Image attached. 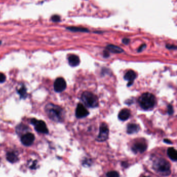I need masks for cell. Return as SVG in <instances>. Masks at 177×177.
I'll use <instances>...</instances> for the list:
<instances>
[{"instance_id": "cell-20", "label": "cell", "mask_w": 177, "mask_h": 177, "mask_svg": "<svg viewBox=\"0 0 177 177\" xmlns=\"http://www.w3.org/2000/svg\"><path fill=\"white\" fill-rule=\"evenodd\" d=\"M107 177H119V173L116 171H111L107 174Z\"/></svg>"}, {"instance_id": "cell-10", "label": "cell", "mask_w": 177, "mask_h": 177, "mask_svg": "<svg viewBox=\"0 0 177 177\" xmlns=\"http://www.w3.org/2000/svg\"><path fill=\"white\" fill-rule=\"evenodd\" d=\"M147 149V144L143 142H136L131 148L133 151L135 153H143Z\"/></svg>"}, {"instance_id": "cell-21", "label": "cell", "mask_w": 177, "mask_h": 177, "mask_svg": "<svg viewBox=\"0 0 177 177\" xmlns=\"http://www.w3.org/2000/svg\"><path fill=\"white\" fill-rule=\"evenodd\" d=\"M51 21H53L54 22H58L60 21V17L57 15H55L51 17Z\"/></svg>"}, {"instance_id": "cell-19", "label": "cell", "mask_w": 177, "mask_h": 177, "mask_svg": "<svg viewBox=\"0 0 177 177\" xmlns=\"http://www.w3.org/2000/svg\"><path fill=\"white\" fill-rule=\"evenodd\" d=\"M18 93L20 96L21 98H25L27 96V89L24 86H22L18 90Z\"/></svg>"}, {"instance_id": "cell-23", "label": "cell", "mask_w": 177, "mask_h": 177, "mask_svg": "<svg viewBox=\"0 0 177 177\" xmlns=\"http://www.w3.org/2000/svg\"><path fill=\"white\" fill-rule=\"evenodd\" d=\"M173 107L171 105H168V114L169 115L173 114Z\"/></svg>"}, {"instance_id": "cell-1", "label": "cell", "mask_w": 177, "mask_h": 177, "mask_svg": "<svg viewBox=\"0 0 177 177\" xmlns=\"http://www.w3.org/2000/svg\"><path fill=\"white\" fill-rule=\"evenodd\" d=\"M45 111L49 118L53 121L57 122L63 121V110L58 106L48 104L45 107Z\"/></svg>"}, {"instance_id": "cell-13", "label": "cell", "mask_w": 177, "mask_h": 177, "mask_svg": "<svg viewBox=\"0 0 177 177\" xmlns=\"http://www.w3.org/2000/svg\"><path fill=\"white\" fill-rule=\"evenodd\" d=\"M69 65L72 67H76L79 65L80 60L79 57L76 55H71L68 58Z\"/></svg>"}, {"instance_id": "cell-30", "label": "cell", "mask_w": 177, "mask_h": 177, "mask_svg": "<svg viewBox=\"0 0 177 177\" xmlns=\"http://www.w3.org/2000/svg\"><path fill=\"white\" fill-rule=\"evenodd\" d=\"M143 177H146V176H144Z\"/></svg>"}, {"instance_id": "cell-8", "label": "cell", "mask_w": 177, "mask_h": 177, "mask_svg": "<svg viewBox=\"0 0 177 177\" xmlns=\"http://www.w3.org/2000/svg\"><path fill=\"white\" fill-rule=\"evenodd\" d=\"M89 113L88 111L86 109V108L84 107V105L82 104L79 103L77 105L76 111H75V115L77 118H83L86 116H88Z\"/></svg>"}, {"instance_id": "cell-17", "label": "cell", "mask_w": 177, "mask_h": 177, "mask_svg": "<svg viewBox=\"0 0 177 177\" xmlns=\"http://www.w3.org/2000/svg\"><path fill=\"white\" fill-rule=\"evenodd\" d=\"M66 29L68 30L73 32H89V30L87 28L77 27V26H68Z\"/></svg>"}, {"instance_id": "cell-25", "label": "cell", "mask_w": 177, "mask_h": 177, "mask_svg": "<svg viewBox=\"0 0 177 177\" xmlns=\"http://www.w3.org/2000/svg\"><path fill=\"white\" fill-rule=\"evenodd\" d=\"M130 42V40L127 38H125L122 40V43H123L125 45H128Z\"/></svg>"}, {"instance_id": "cell-15", "label": "cell", "mask_w": 177, "mask_h": 177, "mask_svg": "<svg viewBox=\"0 0 177 177\" xmlns=\"http://www.w3.org/2000/svg\"><path fill=\"white\" fill-rule=\"evenodd\" d=\"M140 130L138 125L135 123L129 124L127 127V133L129 134H133L137 133Z\"/></svg>"}, {"instance_id": "cell-11", "label": "cell", "mask_w": 177, "mask_h": 177, "mask_svg": "<svg viewBox=\"0 0 177 177\" xmlns=\"http://www.w3.org/2000/svg\"><path fill=\"white\" fill-rule=\"evenodd\" d=\"M136 78V74L135 72L133 70H129L126 72V74L124 76V79L128 82L127 84L128 86H131L133 84Z\"/></svg>"}, {"instance_id": "cell-9", "label": "cell", "mask_w": 177, "mask_h": 177, "mask_svg": "<svg viewBox=\"0 0 177 177\" xmlns=\"http://www.w3.org/2000/svg\"><path fill=\"white\" fill-rule=\"evenodd\" d=\"M34 139V135H33L32 133H27L22 136L21 141L23 145L26 146H29L33 143Z\"/></svg>"}, {"instance_id": "cell-2", "label": "cell", "mask_w": 177, "mask_h": 177, "mask_svg": "<svg viewBox=\"0 0 177 177\" xmlns=\"http://www.w3.org/2000/svg\"><path fill=\"white\" fill-rule=\"evenodd\" d=\"M153 167L157 172L163 176H168L170 175V164L163 158H157L153 164Z\"/></svg>"}, {"instance_id": "cell-18", "label": "cell", "mask_w": 177, "mask_h": 177, "mask_svg": "<svg viewBox=\"0 0 177 177\" xmlns=\"http://www.w3.org/2000/svg\"><path fill=\"white\" fill-rule=\"evenodd\" d=\"M7 159L11 163H15L18 160V156L14 152H9L7 154Z\"/></svg>"}, {"instance_id": "cell-14", "label": "cell", "mask_w": 177, "mask_h": 177, "mask_svg": "<svg viewBox=\"0 0 177 177\" xmlns=\"http://www.w3.org/2000/svg\"><path fill=\"white\" fill-rule=\"evenodd\" d=\"M106 49L107 51L111 52L114 54H120L123 52V49H122L119 47L117 46L114 45H109L106 47Z\"/></svg>"}, {"instance_id": "cell-29", "label": "cell", "mask_w": 177, "mask_h": 177, "mask_svg": "<svg viewBox=\"0 0 177 177\" xmlns=\"http://www.w3.org/2000/svg\"><path fill=\"white\" fill-rule=\"evenodd\" d=\"M1 44H2V42H1V40H0V45H1Z\"/></svg>"}, {"instance_id": "cell-7", "label": "cell", "mask_w": 177, "mask_h": 177, "mask_svg": "<svg viewBox=\"0 0 177 177\" xmlns=\"http://www.w3.org/2000/svg\"><path fill=\"white\" fill-rule=\"evenodd\" d=\"M54 90L56 92L60 93L63 92L67 87V84L63 78H58L54 82Z\"/></svg>"}, {"instance_id": "cell-28", "label": "cell", "mask_w": 177, "mask_h": 177, "mask_svg": "<svg viewBox=\"0 0 177 177\" xmlns=\"http://www.w3.org/2000/svg\"><path fill=\"white\" fill-rule=\"evenodd\" d=\"M164 142H166V143H167V144H171V142L168 139L164 140Z\"/></svg>"}, {"instance_id": "cell-27", "label": "cell", "mask_w": 177, "mask_h": 177, "mask_svg": "<svg viewBox=\"0 0 177 177\" xmlns=\"http://www.w3.org/2000/svg\"><path fill=\"white\" fill-rule=\"evenodd\" d=\"M104 56L105 58H107L108 56H109V51H105L104 52Z\"/></svg>"}, {"instance_id": "cell-6", "label": "cell", "mask_w": 177, "mask_h": 177, "mask_svg": "<svg viewBox=\"0 0 177 177\" xmlns=\"http://www.w3.org/2000/svg\"><path fill=\"white\" fill-rule=\"evenodd\" d=\"M109 133V130L108 128V126L105 123H103L100 125L99 134L96 139L100 142L105 141L106 140H107Z\"/></svg>"}, {"instance_id": "cell-3", "label": "cell", "mask_w": 177, "mask_h": 177, "mask_svg": "<svg viewBox=\"0 0 177 177\" xmlns=\"http://www.w3.org/2000/svg\"><path fill=\"white\" fill-rule=\"evenodd\" d=\"M138 102L141 108L147 110L153 108L156 104V98L153 94L147 92L140 96Z\"/></svg>"}, {"instance_id": "cell-12", "label": "cell", "mask_w": 177, "mask_h": 177, "mask_svg": "<svg viewBox=\"0 0 177 177\" xmlns=\"http://www.w3.org/2000/svg\"><path fill=\"white\" fill-rule=\"evenodd\" d=\"M131 116V111L128 109H123L119 113V119L121 121H125L128 120Z\"/></svg>"}, {"instance_id": "cell-24", "label": "cell", "mask_w": 177, "mask_h": 177, "mask_svg": "<svg viewBox=\"0 0 177 177\" xmlns=\"http://www.w3.org/2000/svg\"><path fill=\"white\" fill-rule=\"evenodd\" d=\"M166 48L169 49H177V47L176 46H174L173 45H166Z\"/></svg>"}, {"instance_id": "cell-22", "label": "cell", "mask_w": 177, "mask_h": 177, "mask_svg": "<svg viewBox=\"0 0 177 177\" xmlns=\"http://www.w3.org/2000/svg\"><path fill=\"white\" fill-rule=\"evenodd\" d=\"M6 76L4 74L0 72V83H3L5 81Z\"/></svg>"}, {"instance_id": "cell-4", "label": "cell", "mask_w": 177, "mask_h": 177, "mask_svg": "<svg viewBox=\"0 0 177 177\" xmlns=\"http://www.w3.org/2000/svg\"><path fill=\"white\" fill-rule=\"evenodd\" d=\"M82 101L86 106L89 108H96L98 107V98L97 96L93 93L86 91L82 94Z\"/></svg>"}, {"instance_id": "cell-26", "label": "cell", "mask_w": 177, "mask_h": 177, "mask_svg": "<svg viewBox=\"0 0 177 177\" xmlns=\"http://www.w3.org/2000/svg\"><path fill=\"white\" fill-rule=\"evenodd\" d=\"M145 47H146V45H142L139 47V48L138 49V52H141L143 50H144V49L145 48Z\"/></svg>"}, {"instance_id": "cell-5", "label": "cell", "mask_w": 177, "mask_h": 177, "mask_svg": "<svg viewBox=\"0 0 177 177\" xmlns=\"http://www.w3.org/2000/svg\"><path fill=\"white\" fill-rule=\"evenodd\" d=\"M31 123L34 126L35 130L37 132L43 134H47L48 133V130L46 124L44 121L32 119L31 120Z\"/></svg>"}, {"instance_id": "cell-16", "label": "cell", "mask_w": 177, "mask_h": 177, "mask_svg": "<svg viewBox=\"0 0 177 177\" xmlns=\"http://www.w3.org/2000/svg\"><path fill=\"white\" fill-rule=\"evenodd\" d=\"M167 154L169 157L174 162H176L177 160V151L173 148H169L167 150Z\"/></svg>"}]
</instances>
